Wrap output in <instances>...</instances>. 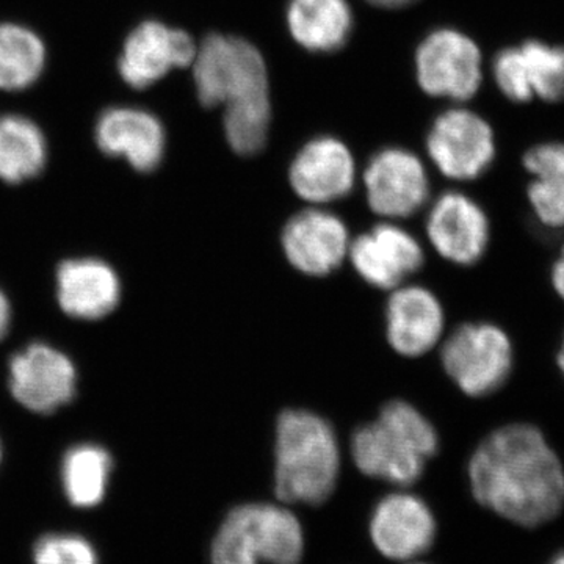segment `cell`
<instances>
[{"label": "cell", "mask_w": 564, "mask_h": 564, "mask_svg": "<svg viewBox=\"0 0 564 564\" xmlns=\"http://www.w3.org/2000/svg\"><path fill=\"white\" fill-rule=\"evenodd\" d=\"M350 243L345 223L332 212L315 207L293 215L281 236L289 263L310 276H326L339 269Z\"/></svg>", "instance_id": "7c38bea8"}, {"label": "cell", "mask_w": 564, "mask_h": 564, "mask_svg": "<svg viewBox=\"0 0 564 564\" xmlns=\"http://www.w3.org/2000/svg\"><path fill=\"white\" fill-rule=\"evenodd\" d=\"M11 395L25 410L51 414L76 395L77 370L65 352L47 344H32L9 364Z\"/></svg>", "instance_id": "9c48e42d"}, {"label": "cell", "mask_w": 564, "mask_h": 564, "mask_svg": "<svg viewBox=\"0 0 564 564\" xmlns=\"http://www.w3.org/2000/svg\"><path fill=\"white\" fill-rule=\"evenodd\" d=\"M99 150L122 158L140 173L154 172L165 154V129L151 111L135 107H111L96 122Z\"/></svg>", "instance_id": "e0dca14e"}, {"label": "cell", "mask_w": 564, "mask_h": 564, "mask_svg": "<svg viewBox=\"0 0 564 564\" xmlns=\"http://www.w3.org/2000/svg\"><path fill=\"white\" fill-rule=\"evenodd\" d=\"M415 70L422 90L437 98L469 101L484 80V57L474 40L454 29L430 33L419 46Z\"/></svg>", "instance_id": "52a82bcc"}, {"label": "cell", "mask_w": 564, "mask_h": 564, "mask_svg": "<svg viewBox=\"0 0 564 564\" xmlns=\"http://www.w3.org/2000/svg\"><path fill=\"white\" fill-rule=\"evenodd\" d=\"M11 323V306L6 293L0 289V343L9 333Z\"/></svg>", "instance_id": "f1b7e54d"}, {"label": "cell", "mask_w": 564, "mask_h": 564, "mask_svg": "<svg viewBox=\"0 0 564 564\" xmlns=\"http://www.w3.org/2000/svg\"><path fill=\"white\" fill-rule=\"evenodd\" d=\"M302 524L288 508L243 503L234 508L212 544V564H299Z\"/></svg>", "instance_id": "5b68a950"}, {"label": "cell", "mask_w": 564, "mask_h": 564, "mask_svg": "<svg viewBox=\"0 0 564 564\" xmlns=\"http://www.w3.org/2000/svg\"><path fill=\"white\" fill-rule=\"evenodd\" d=\"M113 462L106 448L96 444L74 445L63 456L62 484L66 499L77 508H93L104 500Z\"/></svg>", "instance_id": "603a6c76"}, {"label": "cell", "mask_w": 564, "mask_h": 564, "mask_svg": "<svg viewBox=\"0 0 564 564\" xmlns=\"http://www.w3.org/2000/svg\"><path fill=\"white\" fill-rule=\"evenodd\" d=\"M426 234L434 250L458 265H473L489 245V220L473 198L447 192L433 203L426 217Z\"/></svg>", "instance_id": "5bb4252c"}, {"label": "cell", "mask_w": 564, "mask_h": 564, "mask_svg": "<svg viewBox=\"0 0 564 564\" xmlns=\"http://www.w3.org/2000/svg\"><path fill=\"white\" fill-rule=\"evenodd\" d=\"M551 564H564V554L556 556L554 562H552Z\"/></svg>", "instance_id": "1f68e13d"}, {"label": "cell", "mask_w": 564, "mask_h": 564, "mask_svg": "<svg viewBox=\"0 0 564 564\" xmlns=\"http://www.w3.org/2000/svg\"><path fill=\"white\" fill-rule=\"evenodd\" d=\"M437 448L433 423L404 400L386 403L378 417L351 437L356 467L367 477L397 486L415 484Z\"/></svg>", "instance_id": "277c9868"}, {"label": "cell", "mask_w": 564, "mask_h": 564, "mask_svg": "<svg viewBox=\"0 0 564 564\" xmlns=\"http://www.w3.org/2000/svg\"><path fill=\"white\" fill-rule=\"evenodd\" d=\"M552 285H554L555 292L558 293L560 299L564 302V247L560 251L554 267H552Z\"/></svg>", "instance_id": "83f0119b"}, {"label": "cell", "mask_w": 564, "mask_h": 564, "mask_svg": "<svg viewBox=\"0 0 564 564\" xmlns=\"http://www.w3.org/2000/svg\"><path fill=\"white\" fill-rule=\"evenodd\" d=\"M530 90L545 102L564 101V47L530 40L519 46Z\"/></svg>", "instance_id": "d4e9b609"}, {"label": "cell", "mask_w": 564, "mask_h": 564, "mask_svg": "<svg viewBox=\"0 0 564 564\" xmlns=\"http://www.w3.org/2000/svg\"><path fill=\"white\" fill-rule=\"evenodd\" d=\"M199 102L225 109V133L237 154L263 150L272 121L269 73L258 47L237 36L212 33L192 63Z\"/></svg>", "instance_id": "7a4b0ae2"}, {"label": "cell", "mask_w": 564, "mask_h": 564, "mask_svg": "<svg viewBox=\"0 0 564 564\" xmlns=\"http://www.w3.org/2000/svg\"><path fill=\"white\" fill-rule=\"evenodd\" d=\"M340 473V448L332 423L306 410L278 417L274 491L285 503L317 507L329 499Z\"/></svg>", "instance_id": "3957f363"}, {"label": "cell", "mask_w": 564, "mask_h": 564, "mask_svg": "<svg viewBox=\"0 0 564 564\" xmlns=\"http://www.w3.org/2000/svg\"><path fill=\"white\" fill-rule=\"evenodd\" d=\"M356 273L367 284L393 291L422 269V245L400 226L383 223L356 237L348 250Z\"/></svg>", "instance_id": "4fadbf2b"}, {"label": "cell", "mask_w": 564, "mask_h": 564, "mask_svg": "<svg viewBox=\"0 0 564 564\" xmlns=\"http://www.w3.org/2000/svg\"><path fill=\"white\" fill-rule=\"evenodd\" d=\"M33 563L98 564V555L85 538L69 533H50L36 541Z\"/></svg>", "instance_id": "484cf974"}, {"label": "cell", "mask_w": 564, "mask_h": 564, "mask_svg": "<svg viewBox=\"0 0 564 564\" xmlns=\"http://www.w3.org/2000/svg\"><path fill=\"white\" fill-rule=\"evenodd\" d=\"M373 6L381 7V9H402V7L414 3L415 0H369Z\"/></svg>", "instance_id": "f546056e"}, {"label": "cell", "mask_w": 564, "mask_h": 564, "mask_svg": "<svg viewBox=\"0 0 564 564\" xmlns=\"http://www.w3.org/2000/svg\"><path fill=\"white\" fill-rule=\"evenodd\" d=\"M469 481L478 503L519 525H543L564 505L562 459L527 423L502 426L478 445Z\"/></svg>", "instance_id": "6da1fadb"}, {"label": "cell", "mask_w": 564, "mask_h": 564, "mask_svg": "<svg viewBox=\"0 0 564 564\" xmlns=\"http://www.w3.org/2000/svg\"><path fill=\"white\" fill-rule=\"evenodd\" d=\"M288 25L293 40L304 50L337 51L351 33V7L347 0H291Z\"/></svg>", "instance_id": "ffe728a7"}, {"label": "cell", "mask_w": 564, "mask_h": 564, "mask_svg": "<svg viewBox=\"0 0 564 564\" xmlns=\"http://www.w3.org/2000/svg\"><path fill=\"white\" fill-rule=\"evenodd\" d=\"M375 547L392 560L425 554L436 538V521L429 505L410 492L386 496L370 519Z\"/></svg>", "instance_id": "9a60e30c"}, {"label": "cell", "mask_w": 564, "mask_h": 564, "mask_svg": "<svg viewBox=\"0 0 564 564\" xmlns=\"http://www.w3.org/2000/svg\"><path fill=\"white\" fill-rule=\"evenodd\" d=\"M430 158L448 180L474 181L488 172L496 158L489 122L469 109L444 111L426 139Z\"/></svg>", "instance_id": "ba28073f"}, {"label": "cell", "mask_w": 564, "mask_h": 564, "mask_svg": "<svg viewBox=\"0 0 564 564\" xmlns=\"http://www.w3.org/2000/svg\"><path fill=\"white\" fill-rule=\"evenodd\" d=\"M443 304L421 285H399L386 304V334L399 355L419 358L443 339Z\"/></svg>", "instance_id": "ac0fdd59"}, {"label": "cell", "mask_w": 564, "mask_h": 564, "mask_svg": "<svg viewBox=\"0 0 564 564\" xmlns=\"http://www.w3.org/2000/svg\"><path fill=\"white\" fill-rule=\"evenodd\" d=\"M367 203L384 218H408L429 202L430 181L417 155L402 148L377 152L364 173Z\"/></svg>", "instance_id": "30bf717a"}, {"label": "cell", "mask_w": 564, "mask_h": 564, "mask_svg": "<svg viewBox=\"0 0 564 564\" xmlns=\"http://www.w3.org/2000/svg\"><path fill=\"white\" fill-rule=\"evenodd\" d=\"M530 206L538 220L552 229L564 228V143L547 141L530 148L524 155Z\"/></svg>", "instance_id": "44dd1931"}, {"label": "cell", "mask_w": 564, "mask_h": 564, "mask_svg": "<svg viewBox=\"0 0 564 564\" xmlns=\"http://www.w3.org/2000/svg\"><path fill=\"white\" fill-rule=\"evenodd\" d=\"M556 364H558L560 370H562L564 377V339L562 348H560L558 355H556Z\"/></svg>", "instance_id": "4dcf8cb0"}, {"label": "cell", "mask_w": 564, "mask_h": 564, "mask_svg": "<svg viewBox=\"0 0 564 564\" xmlns=\"http://www.w3.org/2000/svg\"><path fill=\"white\" fill-rule=\"evenodd\" d=\"M196 50L198 46L187 32L147 21L126 40L118 70L129 87L144 90L170 70L192 66Z\"/></svg>", "instance_id": "8fae6325"}, {"label": "cell", "mask_w": 564, "mask_h": 564, "mask_svg": "<svg viewBox=\"0 0 564 564\" xmlns=\"http://www.w3.org/2000/svg\"><path fill=\"white\" fill-rule=\"evenodd\" d=\"M46 65V46L31 29L0 24V90L21 91L40 79Z\"/></svg>", "instance_id": "cb8c5ba5"}, {"label": "cell", "mask_w": 564, "mask_h": 564, "mask_svg": "<svg viewBox=\"0 0 564 564\" xmlns=\"http://www.w3.org/2000/svg\"><path fill=\"white\" fill-rule=\"evenodd\" d=\"M57 302L77 321H99L113 313L121 299L120 278L99 259H70L57 270Z\"/></svg>", "instance_id": "d6986e66"}, {"label": "cell", "mask_w": 564, "mask_h": 564, "mask_svg": "<svg viewBox=\"0 0 564 564\" xmlns=\"http://www.w3.org/2000/svg\"><path fill=\"white\" fill-rule=\"evenodd\" d=\"M492 73L494 80L505 98L513 102L532 101L533 93L527 82L524 61L519 46L500 51L494 61Z\"/></svg>", "instance_id": "4316f807"}, {"label": "cell", "mask_w": 564, "mask_h": 564, "mask_svg": "<svg viewBox=\"0 0 564 564\" xmlns=\"http://www.w3.org/2000/svg\"><path fill=\"white\" fill-rule=\"evenodd\" d=\"M355 180L351 151L334 137H318L304 144L289 170L293 192L311 204L339 202L352 191Z\"/></svg>", "instance_id": "2e32d148"}, {"label": "cell", "mask_w": 564, "mask_h": 564, "mask_svg": "<svg viewBox=\"0 0 564 564\" xmlns=\"http://www.w3.org/2000/svg\"><path fill=\"white\" fill-rule=\"evenodd\" d=\"M0 459H2V445H0Z\"/></svg>", "instance_id": "d6a6232c"}, {"label": "cell", "mask_w": 564, "mask_h": 564, "mask_svg": "<svg viewBox=\"0 0 564 564\" xmlns=\"http://www.w3.org/2000/svg\"><path fill=\"white\" fill-rule=\"evenodd\" d=\"M441 361L445 373L466 395L486 397L499 391L510 378L513 344L492 323H464L445 340Z\"/></svg>", "instance_id": "8992f818"}, {"label": "cell", "mask_w": 564, "mask_h": 564, "mask_svg": "<svg viewBox=\"0 0 564 564\" xmlns=\"http://www.w3.org/2000/svg\"><path fill=\"white\" fill-rule=\"evenodd\" d=\"M47 162L46 137L21 115L0 117V180L21 184L39 176Z\"/></svg>", "instance_id": "7402d4cb"}]
</instances>
